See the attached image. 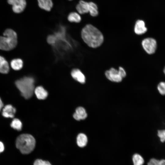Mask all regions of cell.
Returning a JSON list of instances; mask_svg holds the SVG:
<instances>
[{"mask_svg": "<svg viewBox=\"0 0 165 165\" xmlns=\"http://www.w3.org/2000/svg\"><path fill=\"white\" fill-rule=\"evenodd\" d=\"M81 35L84 42L91 48L98 47L103 42L104 37L101 32L91 24L86 25L82 29Z\"/></svg>", "mask_w": 165, "mask_h": 165, "instance_id": "6da1fadb", "label": "cell"}, {"mask_svg": "<svg viewBox=\"0 0 165 165\" xmlns=\"http://www.w3.org/2000/svg\"><path fill=\"white\" fill-rule=\"evenodd\" d=\"M35 140L34 137L28 134H23L19 135L16 141V147L23 154H28L34 149Z\"/></svg>", "mask_w": 165, "mask_h": 165, "instance_id": "7a4b0ae2", "label": "cell"}, {"mask_svg": "<svg viewBox=\"0 0 165 165\" xmlns=\"http://www.w3.org/2000/svg\"><path fill=\"white\" fill-rule=\"evenodd\" d=\"M34 80L30 77H25L16 80L15 85L25 98H31L34 92Z\"/></svg>", "mask_w": 165, "mask_h": 165, "instance_id": "3957f363", "label": "cell"}, {"mask_svg": "<svg viewBox=\"0 0 165 165\" xmlns=\"http://www.w3.org/2000/svg\"><path fill=\"white\" fill-rule=\"evenodd\" d=\"M0 36V49L5 51L11 50L16 46L17 35L16 32L10 29H6Z\"/></svg>", "mask_w": 165, "mask_h": 165, "instance_id": "277c9868", "label": "cell"}, {"mask_svg": "<svg viewBox=\"0 0 165 165\" xmlns=\"http://www.w3.org/2000/svg\"><path fill=\"white\" fill-rule=\"evenodd\" d=\"M105 74L108 80L115 82H121L126 75L125 71L121 67L119 68L118 70L114 68H111L109 70L106 71Z\"/></svg>", "mask_w": 165, "mask_h": 165, "instance_id": "5b68a950", "label": "cell"}, {"mask_svg": "<svg viewBox=\"0 0 165 165\" xmlns=\"http://www.w3.org/2000/svg\"><path fill=\"white\" fill-rule=\"evenodd\" d=\"M142 45L145 51L149 54L154 53L156 49V42L152 38L144 39L142 41Z\"/></svg>", "mask_w": 165, "mask_h": 165, "instance_id": "8992f818", "label": "cell"}, {"mask_svg": "<svg viewBox=\"0 0 165 165\" xmlns=\"http://www.w3.org/2000/svg\"><path fill=\"white\" fill-rule=\"evenodd\" d=\"M7 2L12 6L13 11L16 13L22 12L26 6V0H7Z\"/></svg>", "mask_w": 165, "mask_h": 165, "instance_id": "52a82bcc", "label": "cell"}, {"mask_svg": "<svg viewBox=\"0 0 165 165\" xmlns=\"http://www.w3.org/2000/svg\"><path fill=\"white\" fill-rule=\"evenodd\" d=\"M89 3L82 0H80L76 6L78 13L81 14L89 13Z\"/></svg>", "mask_w": 165, "mask_h": 165, "instance_id": "ba28073f", "label": "cell"}, {"mask_svg": "<svg viewBox=\"0 0 165 165\" xmlns=\"http://www.w3.org/2000/svg\"><path fill=\"white\" fill-rule=\"evenodd\" d=\"M16 112V109L12 105H8L3 108L2 115L6 118H13Z\"/></svg>", "mask_w": 165, "mask_h": 165, "instance_id": "9c48e42d", "label": "cell"}, {"mask_svg": "<svg viewBox=\"0 0 165 165\" xmlns=\"http://www.w3.org/2000/svg\"><path fill=\"white\" fill-rule=\"evenodd\" d=\"M134 31L135 33L138 35H141L147 31L144 22L141 20H138L135 24Z\"/></svg>", "mask_w": 165, "mask_h": 165, "instance_id": "30bf717a", "label": "cell"}, {"mask_svg": "<svg viewBox=\"0 0 165 165\" xmlns=\"http://www.w3.org/2000/svg\"><path fill=\"white\" fill-rule=\"evenodd\" d=\"M73 78L80 83H84L85 82V77L84 74L79 69H73L71 72Z\"/></svg>", "mask_w": 165, "mask_h": 165, "instance_id": "8fae6325", "label": "cell"}, {"mask_svg": "<svg viewBox=\"0 0 165 165\" xmlns=\"http://www.w3.org/2000/svg\"><path fill=\"white\" fill-rule=\"evenodd\" d=\"M73 116L75 119L79 120L85 119L87 116V114L83 107H80L76 109Z\"/></svg>", "mask_w": 165, "mask_h": 165, "instance_id": "7c38bea8", "label": "cell"}, {"mask_svg": "<svg viewBox=\"0 0 165 165\" xmlns=\"http://www.w3.org/2000/svg\"><path fill=\"white\" fill-rule=\"evenodd\" d=\"M39 7L46 11L51 10L53 6L52 0H37Z\"/></svg>", "mask_w": 165, "mask_h": 165, "instance_id": "4fadbf2b", "label": "cell"}, {"mask_svg": "<svg viewBox=\"0 0 165 165\" xmlns=\"http://www.w3.org/2000/svg\"><path fill=\"white\" fill-rule=\"evenodd\" d=\"M34 92L39 99H44L48 96L47 92L42 86H38L36 88Z\"/></svg>", "mask_w": 165, "mask_h": 165, "instance_id": "5bb4252c", "label": "cell"}, {"mask_svg": "<svg viewBox=\"0 0 165 165\" xmlns=\"http://www.w3.org/2000/svg\"><path fill=\"white\" fill-rule=\"evenodd\" d=\"M9 71V66L8 62L3 57L0 56V72L7 74Z\"/></svg>", "mask_w": 165, "mask_h": 165, "instance_id": "9a60e30c", "label": "cell"}, {"mask_svg": "<svg viewBox=\"0 0 165 165\" xmlns=\"http://www.w3.org/2000/svg\"><path fill=\"white\" fill-rule=\"evenodd\" d=\"M88 140L86 135L83 133L78 134L77 138V143L79 147H83L86 146Z\"/></svg>", "mask_w": 165, "mask_h": 165, "instance_id": "2e32d148", "label": "cell"}, {"mask_svg": "<svg viewBox=\"0 0 165 165\" xmlns=\"http://www.w3.org/2000/svg\"><path fill=\"white\" fill-rule=\"evenodd\" d=\"M68 20L71 22L78 23L80 22L81 18L78 13L76 12L70 13L68 15L67 17Z\"/></svg>", "mask_w": 165, "mask_h": 165, "instance_id": "e0dca14e", "label": "cell"}, {"mask_svg": "<svg viewBox=\"0 0 165 165\" xmlns=\"http://www.w3.org/2000/svg\"><path fill=\"white\" fill-rule=\"evenodd\" d=\"M12 68L15 70H19L23 67V62L20 59H16L12 60L10 63Z\"/></svg>", "mask_w": 165, "mask_h": 165, "instance_id": "ac0fdd59", "label": "cell"}, {"mask_svg": "<svg viewBox=\"0 0 165 165\" xmlns=\"http://www.w3.org/2000/svg\"><path fill=\"white\" fill-rule=\"evenodd\" d=\"M89 3V11L90 14L92 16H95L98 14V8L97 5L93 2Z\"/></svg>", "mask_w": 165, "mask_h": 165, "instance_id": "d6986e66", "label": "cell"}, {"mask_svg": "<svg viewBox=\"0 0 165 165\" xmlns=\"http://www.w3.org/2000/svg\"><path fill=\"white\" fill-rule=\"evenodd\" d=\"M134 165H143L144 161L143 157L139 154H135L133 156Z\"/></svg>", "mask_w": 165, "mask_h": 165, "instance_id": "ffe728a7", "label": "cell"}, {"mask_svg": "<svg viewBox=\"0 0 165 165\" xmlns=\"http://www.w3.org/2000/svg\"><path fill=\"white\" fill-rule=\"evenodd\" d=\"M10 125L12 128L18 131L21 130L22 127V123L21 121L17 118L13 119Z\"/></svg>", "mask_w": 165, "mask_h": 165, "instance_id": "44dd1931", "label": "cell"}, {"mask_svg": "<svg viewBox=\"0 0 165 165\" xmlns=\"http://www.w3.org/2000/svg\"><path fill=\"white\" fill-rule=\"evenodd\" d=\"M157 88L159 93L161 95H165V82H162L159 83Z\"/></svg>", "mask_w": 165, "mask_h": 165, "instance_id": "7402d4cb", "label": "cell"}, {"mask_svg": "<svg viewBox=\"0 0 165 165\" xmlns=\"http://www.w3.org/2000/svg\"><path fill=\"white\" fill-rule=\"evenodd\" d=\"M157 134L161 142L165 141V129L158 130Z\"/></svg>", "mask_w": 165, "mask_h": 165, "instance_id": "603a6c76", "label": "cell"}, {"mask_svg": "<svg viewBox=\"0 0 165 165\" xmlns=\"http://www.w3.org/2000/svg\"><path fill=\"white\" fill-rule=\"evenodd\" d=\"M34 165H51L48 161L41 159H37L34 162Z\"/></svg>", "mask_w": 165, "mask_h": 165, "instance_id": "cb8c5ba5", "label": "cell"}, {"mask_svg": "<svg viewBox=\"0 0 165 165\" xmlns=\"http://www.w3.org/2000/svg\"><path fill=\"white\" fill-rule=\"evenodd\" d=\"M148 165H162V164L160 160L152 158L148 163Z\"/></svg>", "mask_w": 165, "mask_h": 165, "instance_id": "d4e9b609", "label": "cell"}, {"mask_svg": "<svg viewBox=\"0 0 165 165\" xmlns=\"http://www.w3.org/2000/svg\"><path fill=\"white\" fill-rule=\"evenodd\" d=\"M4 147L3 143L0 141V153L2 152L4 150Z\"/></svg>", "mask_w": 165, "mask_h": 165, "instance_id": "484cf974", "label": "cell"}, {"mask_svg": "<svg viewBox=\"0 0 165 165\" xmlns=\"http://www.w3.org/2000/svg\"><path fill=\"white\" fill-rule=\"evenodd\" d=\"M3 106V104L0 97V111Z\"/></svg>", "mask_w": 165, "mask_h": 165, "instance_id": "4316f807", "label": "cell"}, {"mask_svg": "<svg viewBox=\"0 0 165 165\" xmlns=\"http://www.w3.org/2000/svg\"><path fill=\"white\" fill-rule=\"evenodd\" d=\"M163 72L165 75V67L164 68V70H163Z\"/></svg>", "mask_w": 165, "mask_h": 165, "instance_id": "83f0119b", "label": "cell"}, {"mask_svg": "<svg viewBox=\"0 0 165 165\" xmlns=\"http://www.w3.org/2000/svg\"><path fill=\"white\" fill-rule=\"evenodd\" d=\"M69 0V1H71V0Z\"/></svg>", "mask_w": 165, "mask_h": 165, "instance_id": "f1b7e54d", "label": "cell"}]
</instances>
